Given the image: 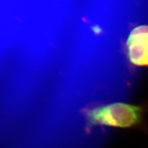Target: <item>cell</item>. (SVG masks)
I'll return each mask as SVG.
<instances>
[{"instance_id":"obj_2","label":"cell","mask_w":148,"mask_h":148,"mask_svg":"<svg viewBox=\"0 0 148 148\" xmlns=\"http://www.w3.org/2000/svg\"><path fill=\"white\" fill-rule=\"evenodd\" d=\"M127 51L132 63L148 66V25H140L134 29L128 36Z\"/></svg>"},{"instance_id":"obj_1","label":"cell","mask_w":148,"mask_h":148,"mask_svg":"<svg viewBox=\"0 0 148 148\" xmlns=\"http://www.w3.org/2000/svg\"><path fill=\"white\" fill-rule=\"evenodd\" d=\"M142 114L140 107L117 103L95 108L88 111L87 117L94 125L126 128L138 123Z\"/></svg>"}]
</instances>
